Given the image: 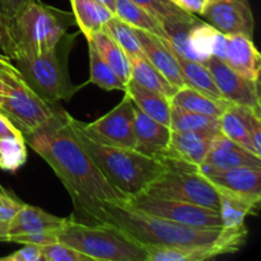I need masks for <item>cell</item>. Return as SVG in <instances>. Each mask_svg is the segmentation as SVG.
Instances as JSON below:
<instances>
[{"label": "cell", "mask_w": 261, "mask_h": 261, "mask_svg": "<svg viewBox=\"0 0 261 261\" xmlns=\"http://www.w3.org/2000/svg\"><path fill=\"white\" fill-rule=\"evenodd\" d=\"M31 0H0V14L4 18L7 27L20 9Z\"/></svg>", "instance_id": "40"}, {"label": "cell", "mask_w": 261, "mask_h": 261, "mask_svg": "<svg viewBox=\"0 0 261 261\" xmlns=\"http://www.w3.org/2000/svg\"><path fill=\"white\" fill-rule=\"evenodd\" d=\"M56 231L47 232H38V233H27V234H15V236H9L5 242H13V244L19 245H37V246H45V245L58 242L56 240Z\"/></svg>", "instance_id": "37"}, {"label": "cell", "mask_w": 261, "mask_h": 261, "mask_svg": "<svg viewBox=\"0 0 261 261\" xmlns=\"http://www.w3.org/2000/svg\"><path fill=\"white\" fill-rule=\"evenodd\" d=\"M99 2H101L105 7L109 8L112 13L115 12V4H116V0H99Z\"/></svg>", "instance_id": "45"}, {"label": "cell", "mask_w": 261, "mask_h": 261, "mask_svg": "<svg viewBox=\"0 0 261 261\" xmlns=\"http://www.w3.org/2000/svg\"><path fill=\"white\" fill-rule=\"evenodd\" d=\"M3 97H4V83H3V81L0 79V105H2L3 102Z\"/></svg>", "instance_id": "46"}, {"label": "cell", "mask_w": 261, "mask_h": 261, "mask_svg": "<svg viewBox=\"0 0 261 261\" xmlns=\"http://www.w3.org/2000/svg\"><path fill=\"white\" fill-rule=\"evenodd\" d=\"M0 54L7 56V58L10 59L12 61L15 56L14 45H13L9 30H8L7 23H5L2 14H0Z\"/></svg>", "instance_id": "41"}, {"label": "cell", "mask_w": 261, "mask_h": 261, "mask_svg": "<svg viewBox=\"0 0 261 261\" xmlns=\"http://www.w3.org/2000/svg\"><path fill=\"white\" fill-rule=\"evenodd\" d=\"M0 261H43L42 250L37 245L25 244L18 251L0 257Z\"/></svg>", "instance_id": "38"}, {"label": "cell", "mask_w": 261, "mask_h": 261, "mask_svg": "<svg viewBox=\"0 0 261 261\" xmlns=\"http://www.w3.org/2000/svg\"><path fill=\"white\" fill-rule=\"evenodd\" d=\"M200 15L224 35L254 37L255 19L249 0H219L205 5Z\"/></svg>", "instance_id": "13"}, {"label": "cell", "mask_w": 261, "mask_h": 261, "mask_svg": "<svg viewBox=\"0 0 261 261\" xmlns=\"http://www.w3.org/2000/svg\"><path fill=\"white\" fill-rule=\"evenodd\" d=\"M135 150L163 161L168 154L171 140V127L155 121L140 111L134 105Z\"/></svg>", "instance_id": "15"}, {"label": "cell", "mask_w": 261, "mask_h": 261, "mask_svg": "<svg viewBox=\"0 0 261 261\" xmlns=\"http://www.w3.org/2000/svg\"><path fill=\"white\" fill-rule=\"evenodd\" d=\"M23 204L24 203L19 201L18 199L12 198L7 191L5 193H0V221H12L15 214L22 208Z\"/></svg>", "instance_id": "39"}, {"label": "cell", "mask_w": 261, "mask_h": 261, "mask_svg": "<svg viewBox=\"0 0 261 261\" xmlns=\"http://www.w3.org/2000/svg\"><path fill=\"white\" fill-rule=\"evenodd\" d=\"M219 132H171L170 149L162 161L166 166L199 168L205 160L213 139Z\"/></svg>", "instance_id": "14"}, {"label": "cell", "mask_w": 261, "mask_h": 261, "mask_svg": "<svg viewBox=\"0 0 261 261\" xmlns=\"http://www.w3.org/2000/svg\"><path fill=\"white\" fill-rule=\"evenodd\" d=\"M103 31L124 50V53L129 56V59L144 56L135 30L132 25L120 19L119 17L114 15L112 18H110L106 24L103 25Z\"/></svg>", "instance_id": "33"}, {"label": "cell", "mask_w": 261, "mask_h": 261, "mask_svg": "<svg viewBox=\"0 0 261 261\" xmlns=\"http://www.w3.org/2000/svg\"><path fill=\"white\" fill-rule=\"evenodd\" d=\"M114 14L132 25L133 28L145 31L158 37L168 40V35L163 27V23L132 0H116Z\"/></svg>", "instance_id": "28"}, {"label": "cell", "mask_w": 261, "mask_h": 261, "mask_svg": "<svg viewBox=\"0 0 261 261\" xmlns=\"http://www.w3.org/2000/svg\"><path fill=\"white\" fill-rule=\"evenodd\" d=\"M0 193H5V189L3 188V186H2V184H0Z\"/></svg>", "instance_id": "48"}, {"label": "cell", "mask_w": 261, "mask_h": 261, "mask_svg": "<svg viewBox=\"0 0 261 261\" xmlns=\"http://www.w3.org/2000/svg\"><path fill=\"white\" fill-rule=\"evenodd\" d=\"M58 242L73 247L92 261H147L144 246L111 223L87 224L66 218L56 229Z\"/></svg>", "instance_id": "6"}, {"label": "cell", "mask_w": 261, "mask_h": 261, "mask_svg": "<svg viewBox=\"0 0 261 261\" xmlns=\"http://www.w3.org/2000/svg\"><path fill=\"white\" fill-rule=\"evenodd\" d=\"M73 25H75L73 13L41 0H31L8 24L14 45V59H31L47 53Z\"/></svg>", "instance_id": "4"}, {"label": "cell", "mask_w": 261, "mask_h": 261, "mask_svg": "<svg viewBox=\"0 0 261 261\" xmlns=\"http://www.w3.org/2000/svg\"><path fill=\"white\" fill-rule=\"evenodd\" d=\"M147 261H204L233 254L224 246H145Z\"/></svg>", "instance_id": "23"}, {"label": "cell", "mask_w": 261, "mask_h": 261, "mask_svg": "<svg viewBox=\"0 0 261 261\" xmlns=\"http://www.w3.org/2000/svg\"><path fill=\"white\" fill-rule=\"evenodd\" d=\"M88 55H89V69L91 75L87 83H92L98 86L105 91H125V83L117 76V74L112 70L111 66L103 60L98 51L96 50L91 42H88ZM84 83V84H87Z\"/></svg>", "instance_id": "32"}, {"label": "cell", "mask_w": 261, "mask_h": 261, "mask_svg": "<svg viewBox=\"0 0 261 261\" xmlns=\"http://www.w3.org/2000/svg\"><path fill=\"white\" fill-rule=\"evenodd\" d=\"M87 42H91L96 47L99 55L126 86L127 82L132 79V63L124 50L103 30L93 33Z\"/></svg>", "instance_id": "26"}, {"label": "cell", "mask_w": 261, "mask_h": 261, "mask_svg": "<svg viewBox=\"0 0 261 261\" xmlns=\"http://www.w3.org/2000/svg\"><path fill=\"white\" fill-rule=\"evenodd\" d=\"M189 43L199 61L204 63L209 56L224 60L227 47V35L206 22L199 20L189 30Z\"/></svg>", "instance_id": "21"}, {"label": "cell", "mask_w": 261, "mask_h": 261, "mask_svg": "<svg viewBox=\"0 0 261 261\" xmlns=\"http://www.w3.org/2000/svg\"><path fill=\"white\" fill-rule=\"evenodd\" d=\"M27 147L23 135L7 137L0 139V168L15 172L27 162Z\"/></svg>", "instance_id": "35"}, {"label": "cell", "mask_w": 261, "mask_h": 261, "mask_svg": "<svg viewBox=\"0 0 261 261\" xmlns=\"http://www.w3.org/2000/svg\"><path fill=\"white\" fill-rule=\"evenodd\" d=\"M134 30L139 38L140 45H142L143 54L149 60V63L154 68H157L176 88L178 89L185 87L186 84L184 81L182 73H181L180 65L177 63L176 54L170 47L167 40L152 35L149 32H145V31L137 30V28Z\"/></svg>", "instance_id": "17"}, {"label": "cell", "mask_w": 261, "mask_h": 261, "mask_svg": "<svg viewBox=\"0 0 261 261\" xmlns=\"http://www.w3.org/2000/svg\"><path fill=\"white\" fill-rule=\"evenodd\" d=\"M224 63L241 75L260 82L261 55L254 40L245 35H227Z\"/></svg>", "instance_id": "18"}, {"label": "cell", "mask_w": 261, "mask_h": 261, "mask_svg": "<svg viewBox=\"0 0 261 261\" xmlns=\"http://www.w3.org/2000/svg\"><path fill=\"white\" fill-rule=\"evenodd\" d=\"M124 92L129 94L132 101L140 111L155 121L170 127L171 109H172L170 98L152 89L144 88L133 81L127 82Z\"/></svg>", "instance_id": "22"}, {"label": "cell", "mask_w": 261, "mask_h": 261, "mask_svg": "<svg viewBox=\"0 0 261 261\" xmlns=\"http://www.w3.org/2000/svg\"><path fill=\"white\" fill-rule=\"evenodd\" d=\"M8 228H9V222L0 221V242H5L7 240Z\"/></svg>", "instance_id": "44"}, {"label": "cell", "mask_w": 261, "mask_h": 261, "mask_svg": "<svg viewBox=\"0 0 261 261\" xmlns=\"http://www.w3.org/2000/svg\"><path fill=\"white\" fill-rule=\"evenodd\" d=\"M172 106H177L186 111L196 112V114L208 115L218 119L224 110L228 106V102L223 99H217L213 97L204 94L191 87H182L176 91L171 98Z\"/></svg>", "instance_id": "25"}, {"label": "cell", "mask_w": 261, "mask_h": 261, "mask_svg": "<svg viewBox=\"0 0 261 261\" xmlns=\"http://www.w3.org/2000/svg\"><path fill=\"white\" fill-rule=\"evenodd\" d=\"M73 132L89 157L105 177L121 191L126 198L139 195L166 171L167 166L155 158L148 157L135 149L111 147L94 142L76 124V119L69 115Z\"/></svg>", "instance_id": "3"}, {"label": "cell", "mask_w": 261, "mask_h": 261, "mask_svg": "<svg viewBox=\"0 0 261 261\" xmlns=\"http://www.w3.org/2000/svg\"><path fill=\"white\" fill-rule=\"evenodd\" d=\"M236 167L261 168V157L219 133L212 142L211 149L198 170H229Z\"/></svg>", "instance_id": "16"}, {"label": "cell", "mask_w": 261, "mask_h": 261, "mask_svg": "<svg viewBox=\"0 0 261 261\" xmlns=\"http://www.w3.org/2000/svg\"><path fill=\"white\" fill-rule=\"evenodd\" d=\"M259 117H261V111L259 110L229 103L223 114L218 117L219 133L244 147L245 149L254 153L250 142V130L252 122Z\"/></svg>", "instance_id": "19"}, {"label": "cell", "mask_w": 261, "mask_h": 261, "mask_svg": "<svg viewBox=\"0 0 261 261\" xmlns=\"http://www.w3.org/2000/svg\"><path fill=\"white\" fill-rule=\"evenodd\" d=\"M122 204L137 211L186 224V226L201 227V228H222V221L218 212L205 208V206L185 203V201L155 198V196L142 193L139 195L127 198Z\"/></svg>", "instance_id": "9"}, {"label": "cell", "mask_w": 261, "mask_h": 261, "mask_svg": "<svg viewBox=\"0 0 261 261\" xmlns=\"http://www.w3.org/2000/svg\"><path fill=\"white\" fill-rule=\"evenodd\" d=\"M17 135H23L22 132L17 129L15 125L0 112V139L7 137H17Z\"/></svg>", "instance_id": "43"}, {"label": "cell", "mask_w": 261, "mask_h": 261, "mask_svg": "<svg viewBox=\"0 0 261 261\" xmlns=\"http://www.w3.org/2000/svg\"><path fill=\"white\" fill-rule=\"evenodd\" d=\"M170 127L173 132H200V130L219 132V121L217 117L186 111L177 106H172Z\"/></svg>", "instance_id": "34"}, {"label": "cell", "mask_w": 261, "mask_h": 261, "mask_svg": "<svg viewBox=\"0 0 261 261\" xmlns=\"http://www.w3.org/2000/svg\"><path fill=\"white\" fill-rule=\"evenodd\" d=\"M43 261H92L78 250L64 245L61 242L41 246Z\"/></svg>", "instance_id": "36"}, {"label": "cell", "mask_w": 261, "mask_h": 261, "mask_svg": "<svg viewBox=\"0 0 261 261\" xmlns=\"http://www.w3.org/2000/svg\"><path fill=\"white\" fill-rule=\"evenodd\" d=\"M176 58H177V63L180 65L186 86L191 87V88L196 89L204 94H208L213 98L222 99L213 75H212L211 70L206 68L205 64L201 63V61L186 59L184 56L177 55V54H176Z\"/></svg>", "instance_id": "30"}, {"label": "cell", "mask_w": 261, "mask_h": 261, "mask_svg": "<svg viewBox=\"0 0 261 261\" xmlns=\"http://www.w3.org/2000/svg\"><path fill=\"white\" fill-rule=\"evenodd\" d=\"M65 222L66 218L56 217L54 214L47 213L43 209L30 205V204H23V206L15 214L14 218L9 222L8 237L15 236V234L56 231Z\"/></svg>", "instance_id": "20"}, {"label": "cell", "mask_w": 261, "mask_h": 261, "mask_svg": "<svg viewBox=\"0 0 261 261\" xmlns=\"http://www.w3.org/2000/svg\"><path fill=\"white\" fill-rule=\"evenodd\" d=\"M217 2H219V0H204V4L209 5V4H213V3H217Z\"/></svg>", "instance_id": "47"}, {"label": "cell", "mask_w": 261, "mask_h": 261, "mask_svg": "<svg viewBox=\"0 0 261 261\" xmlns=\"http://www.w3.org/2000/svg\"><path fill=\"white\" fill-rule=\"evenodd\" d=\"M76 36L78 33L66 32L47 53L31 59L13 60L30 88L48 103L70 101L84 86L74 84L69 74V54Z\"/></svg>", "instance_id": "5"}, {"label": "cell", "mask_w": 261, "mask_h": 261, "mask_svg": "<svg viewBox=\"0 0 261 261\" xmlns=\"http://www.w3.org/2000/svg\"><path fill=\"white\" fill-rule=\"evenodd\" d=\"M170 2L177 8H180V9L195 15H200L203 13L204 8H205L204 0H170Z\"/></svg>", "instance_id": "42"}, {"label": "cell", "mask_w": 261, "mask_h": 261, "mask_svg": "<svg viewBox=\"0 0 261 261\" xmlns=\"http://www.w3.org/2000/svg\"><path fill=\"white\" fill-rule=\"evenodd\" d=\"M70 3L75 24L87 40L93 33L103 30L107 20L115 15L99 0H70Z\"/></svg>", "instance_id": "24"}, {"label": "cell", "mask_w": 261, "mask_h": 261, "mask_svg": "<svg viewBox=\"0 0 261 261\" xmlns=\"http://www.w3.org/2000/svg\"><path fill=\"white\" fill-rule=\"evenodd\" d=\"M139 7L154 15L155 18L163 23L166 32L176 30L181 27H193L199 22V18L195 14L185 12L176 5H173L170 0H132Z\"/></svg>", "instance_id": "27"}, {"label": "cell", "mask_w": 261, "mask_h": 261, "mask_svg": "<svg viewBox=\"0 0 261 261\" xmlns=\"http://www.w3.org/2000/svg\"><path fill=\"white\" fill-rule=\"evenodd\" d=\"M219 194V193H218ZM259 211V206L249 203L229 194H219V217L223 228H239L245 226V221L249 216H254Z\"/></svg>", "instance_id": "31"}, {"label": "cell", "mask_w": 261, "mask_h": 261, "mask_svg": "<svg viewBox=\"0 0 261 261\" xmlns=\"http://www.w3.org/2000/svg\"><path fill=\"white\" fill-rule=\"evenodd\" d=\"M82 132L94 142L111 147L135 149L134 132V102L125 93L117 106L93 122H82L76 120Z\"/></svg>", "instance_id": "10"}, {"label": "cell", "mask_w": 261, "mask_h": 261, "mask_svg": "<svg viewBox=\"0 0 261 261\" xmlns=\"http://www.w3.org/2000/svg\"><path fill=\"white\" fill-rule=\"evenodd\" d=\"M102 223H111L142 246H224L239 251L247 239L246 224L239 228L186 226L137 211L122 203L102 204Z\"/></svg>", "instance_id": "2"}, {"label": "cell", "mask_w": 261, "mask_h": 261, "mask_svg": "<svg viewBox=\"0 0 261 261\" xmlns=\"http://www.w3.org/2000/svg\"><path fill=\"white\" fill-rule=\"evenodd\" d=\"M0 79L4 83V97L0 112L7 116L23 137L35 132L55 116L61 107L48 103L30 88L13 61L0 54Z\"/></svg>", "instance_id": "7"}, {"label": "cell", "mask_w": 261, "mask_h": 261, "mask_svg": "<svg viewBox=\"0 0 261 261\" xmlns=\"http://www.w3.org/2000/svg\"><path fill=\"white\" fill-rule=\"evenodd\" d=\"M199 172L217 189L219 194H229L260 206L261 168L236 167Z\"/></svg>", "instance_id": "12"}, {"label": "cell", "mask_w": 261, "mask_h": 261, "mask_svg": "<svg viewBox=\"0 0 261 261\" xmlns=\"http://www.w3.org/2000/svg\"><path fill=\"white\" fill-rule=\"evenodd\" d=\"M65 110L35 132L24 135L30 145L48 166L70 195L71 218L87 224L102 223V204L125 203L126 196L99 171L73 132Z\"/></svg>", "instance_id": "1"}, {"label": "cell", "mask_w": 261, "mask_h": 261, "mask_svg": "<svg viewBox=\"0 0 261 261\" xmlns=\"http://www.w3.org/2000/svg\"><path fill=\"white\" fill-rule=\"evenodd\" d=\"M204 64L211 70L223 101L261 111L260 82L241 75L214 56H209Z\"/></svg>", "instance_id": "11"}, {"label": "cell", "mask_w": 261, "mask_h": 261, "mask_svg": "<svg viewBox=\"0 0 261 261\" xmlns=\"http://www.w3.org/2000/svg\"><path fill=\"white\" fill-rule=\"evenodd\" d=\"M144 194L219 211L218 191L198 168L167 166L165 172L145 189Z\"/></svg>", "instance_id": "8"}, {"label": "cell", "mask_w": 261, "mask_h": 261, "mask_svg": "<svg viewBox=\"0 0 261 261\" xmlns=\"http://www.w3.org/2000/svg\"><path fill=\"white\" fill-rule=\"evenodd\" d=\"M130 63H132V79L130 81L135 82L144 88L158 92L167 98H172L177 88L171 84L166 79V76L149 63L145 56L130 59Z\"/></svg>", "instance_id": "29"}]
</instances>
